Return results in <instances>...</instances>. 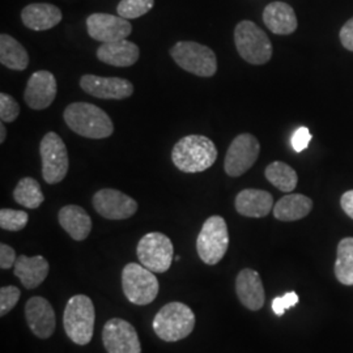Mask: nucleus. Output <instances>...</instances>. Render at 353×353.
Instances as JSON below:
<instances>
[{"label":"nucleus","mask_w":353,"mask_h":353,"mask_svg":"<svg viewBox=\"0 0 353 353\" xmlns=\"http://www.w3.org/2000/svg\"><path fill=\"white\" fill-rule=\"evenodd\" d=\"M58 85L50 71H36L29 77L24 92L26 105L33 110L48 109L57 97Z\"/></svg>","instance_id":"16"},{"label":"nucleus","mask_w":353,"mask_h":353,"mask_svg":"<svg viewBox=\"0 0 353 353\" xmlns=\"http://www.w3.org/2000/svg\"><path fill=\"white\" fill-rule=\"evenodd\" d=\"M29 216L26 211H17L11 208H1L0 211V227L4 230L19 232L26 227Z\"/></svg>","instance_id":"31"},{"label":"nucleus","mask_w":353,"mask_h":353,"mask_svg":"<svg viewBox=\"0 0 353 353\" xmlns=\"http://www.w3.org/2000/svg\"><path fill=\"white\" fill-rule=\"evenodd\" d=\"M49 262L42 255L32 258L20 255L16 259L13 274L20 279L26 290H34L46 280L49 275Z\"/></svg>","instance_id":"19"},{"label":"nucleus","mask_w":353,"mask_h":353,"mask_svg":"<svg viewBox=\"0 0 353 353\" xmlns=\"http://www.w3.org/2000/svg\"><path fill=\"white\" fill-rule=\"evenodd\" d=\"M339 37H341V45L347 50L353 52V17L341 26Z\"/></svg>","instance_id":"37"},{"label":"nucleus","mask_w":353,"mask_h":353,"mask_svg":"<svg viewBox=\"0 0 353 353\" xmlns=\"http://www.w3.org/2000/svg\"><path fill=\"white\" fill-rule=\"evenodd\" d=\"M96 212L109 220H126L138 211V203L122 191L102 189L93 195Z\"/></svg>","instance_id":"13"},{"label":"nucleus","mask_w":353,"mask_h":353,"mask_svg":"<svg viewBox=\"0 0 353 353\" xmlns=\"http://www.w3.org/2000/svg\"><path fill=\"white\" fill-rule=\"evenodd\" d=\"M20 114V105L16 102L12 96L1 92L0 93V118L1 122L10 123L16 121Z\"/></svg>","instance_id":"32"},{"label":"nucleus","mask_w":353,"mask_h":353,"mask_svg":"<svg viewBox=\"0 0 353 353\" xmlns=\"http://www.w3.org/2000/svg\"><path fill=\"white\" fill-rule=\"evenodd\" d=\"M195 327V314L188 305L169 303L156 314L153 330L161 341L168 343L188 338Z\"/></svg>","instance_id":"4"},{"label":"nucleus","mask_w":353,"mask_h":353,"mask_svg":"<svg viewBox=\"0 0 353 353\" xmlns=\"http://www.w3.org/2000/svg\"><path fill=\"white\" fill-rule=\"evenodd\" d=\"M6 137H7V130L4 126V122H1V125H0V143L6 141Z\"/></svg>","instance_id":"39"},{"label":"nucleus","mask_w":353,"mask_h":353,"mask_svg":"<svg viewBox=\"0 0 353 353\" xmlns=\"http://www.w3.org/2000/svg\"><path fill=\"white\" fill-rule=\"evenodd\" d=\"M335 276L344 285H353V239H343L338 245Z\"/></svg>","instance_id":"29"},{"label":"nucleus","mask_w":353,"mask_h":353,"mask_svg":"<svg viewBox=\"0 0 353 353\" xmlns=\"http://www.w3.org/2000/svg\"><path fill=\"white\" fill-rule=\"evenodd\" d=\"M236 292L241 303L252 312L263 307L265 301V287L262 279L252 268L242 270L236 279Z\"/></svg>","instance_id":"18"},{"label":"nucleus","mask_w":353,"mask_h":353,"mask_svg":"<svg viewBox=\"0 0 353 353\" xmlns=\"http://www.w3.org/2000/svg\"><path fill=\"white\" fill-rule=\"evenodd\" d=\"M61 227L75 241H84L92 230V219L83 207L75 204L65 205L58 214Z\"/></svg>","instance_id":"24"},{"label":"nucleus","mask_w":353,"mask_h":353,"mask_svg":"<svg viewBox=\"0 0 353 353\" xmlns=\"http://www.w3.org/2000/svg\"><path fill=\"white\" fill-rule=\"evenodd\" d=\"M341 204L343 211L353 219V190H350L341 195Z\"/></svg>","instance_id":"38"},{"label":"nucleus","mask_w":353,"mask_h":353,"mask_svg":"<svg viewBox=\"0 0 353 353\" xmlns=\"http://www.w3.org/2000/svg\"><path fill=\"white\" fill-rule=\"evenodd\" d=\"M137 252L140 265L147 267L152 272L164 274L173 262L174 248L168 236L152 232L139 241Z\"/></svg>","instance_id":"10"},{"label":"nucleus","mask_w":353,"mask_h":353,"mask_svg":"<svg viewBox=\"0 0 353 353\" xmlns=\"http://www.w3.org/2000/svg\"><path fill=\"white\" fill-rule=\"evenodd\" d=\"M139 57L138 45L127 39L102 43L97 49V58L114 67H131L138 62Z\"/></svg>","instance_id":"20"},{"label":"nucleus","mask_w":353,"mask_h":353,"mask_svg":"<svg viewBox=\"0 0 353 353\" xmlns=\"http://www.w3.org/2000/svg\"><path fill=\"white\" fill-rule=\"evenodd\" d=\"M299 301H300V299H299V294L296 292H288V293H285L281 297L274 299V301H272V310H274V313L276 316H283L288 309L296 306Z\"/></svg>","instance_id":"34"},{"label":"nucleus","mask_w":353,"mask_h":353,"mask_svg":"<svg viewBox=\"0 0 353 353\" xmlns=\"http://www.w3.org/2000/svg\"><path fill=\"white\" fill-rule=\"evenodd\" d=\"M229 233L221 216H211L203 224L196 240V252L205 265H217L228 252Z\"/></svg>","instance_id":"7"},{"label":"nucleus","mask_w":353,"mask_h":353,"mask_svg":"<svg viewBox=\"0 0 353 353\" xmlns=\"http://www.w3.org/2000/svg\"><path fill=\"white\" fill-rule=\"evenodd\" d=\"M172 160L183 173H201L210 169L217 160L214 141L203 135H188L176 141Z\"/></svg>","instance_id":"2"},{"label":"nucleus","mask_w":353,"mask_h":353,"mask_svg":"<svg viewBox=\"0 0 353 353\" xmlns=\"http://www.w3.org/2000/svg\"><path fill=\"white\" fill-rule=\"evenodd\" d=\"M63 117L67 126L80 137L105 139L113 135V121L93 103L74 102L65 108Z\"/></svg>","instance_id":"1"},{"label":"nucleus","mask_w":353,"mask_h":353,"mask_svg":"<svg viewBox=\"0 0 353 353\" xmlns=\"http://www.w3.org/2000/svg\"><path fill=\"white\" fill-rule=\"evenodd\" d=\"M236 210L246 217H265L274 208V198L265 190L245 189L236 196Z\"/></svg>","instance_id":"22"},{"label":"nucleus","mask_w":353,"mask_h":353,"mask_svg":"<svg viewBox=\"0 0 353 353\" xmlns=\"http://www.w3.org/2000/svg\"><path fill=\"white\" fill-rule=\"evenodd\" d=\"M16 252L11 246L1 243L0 245V267L1 270H10L11 267H14L16 263Z\"/></svg>","instance_id":"36"},{"label":"nucleus","mask_w":353,"mask_h":353,"mask_svg":"<svg viewBox=\"0 0 353 353\" xmlns=\"http://www.w3.org/2000/svg\"><path fill=\"white\" fill-rule=\"evenodd\" d=\"M310 140H312V134H310L309 128L300 127L293 132V135L290 138V144H292V148L294 150V152L300 153L309 147Z\"/></svg>","instance_id":"35"},{"label":"nucleus","mask_w":353,"mask_h":353,"mask_svg":"<svg viewBox=\"0 0 353 353\" xmlns=\"http://www.w3.org/2000/svg\"><path fill=\"white\" fill-rule=\"evenodd\" d=\"M80 87L85 93L101 100H125L134 93L131 81L122 77L84 75L80 79Z\"/></svg>","instance_id":"15"},{"label":"nucleus","mask_w":353,"mask_h":353,"mask_svg":"<svg viewBox=\"0 0 353 353\" xmlns=\"http://www.w3.org/2000/svg\"><path fill=\"white\" fill-rule=\"evenodd\" d=\"M263 23L272 33L279 36L292 34L299 26L294 10L283 1H274L265 7Z\"/></svg>","instance_id":"21"},{"label":"nucleus","mask_w":353,"mask_h":353,"mask_svg":"<svg viewBox=\"0 0 353 353\" xmlns=\"http://www.w3.org/2000/svg\"><path fill=\"white\" fill-rule=\"evenodd\" d=\"M234 43L248 63L265 64L272 58V43L265 30L250 20H243L234 29Z\"/></svg>","instance_id":"5"},{"label":"nucleus","mask_w":353,"mask_h":353,"mask_svg":"<svg viewBox=\"0 0 353 353\" xmlns=\"http://www.w3.org/2000/svg\"><path fill=\"white\" fill-rule=\"evenodd\" d=\"M261 144L252 134H240L228 148L224 169L229 176L245 174L256 163Z\"/></svg>","instance_id":"11"},{"label":"nucleus","mask_w":353,"mask_h":353,"mask_svg":"<svg viewBox=\"0 0 353 353\" xmlns=\"http://www.w3.org/2000/svg\"><path fill=\"white\" fill-rule=\"evenodd\" d=\"M20 296H21V292L17 287H13V285L3 287L0 290V316H4L8 314L16 306V303H19Z\"/></svg>","instance_id":"33"},{"label":"nucleus","mask_w":353,"mask_h":353,"mask_svg":"<svg viewBox=\"0 0 353 353\" xmlns=\"http://www.w3.org/2000/svg\"><path fill=\"white\" fill-rule=\"evenodd\" d=\"M96 310L88 296L76 294L68 300L64 309L63 325L67 336L79 345L92 341Z\"/></svg>","instance_id":"3"},{"label":"nucleus","mask_w":353,"mask_h":353,"mask_svg":"<svg viewBox=\"0 0 353 353\" xmlns=\"http://www.w3.org/2000/svg\"><path fill=\"white\" fill-rule=\"evenodd\" d=\"M313 201L303 194H288L274 205V216L280 221L301 220L310 214Z\"/></svg>","instance_id":"25"},{"label":"nucleus","mask_w":353,"mask_h":353,"mask_svg":"<svg viewBox=\"0 0 353 353\" xmlns=\"http://www.w3.org/2000/svg\"><path fill=\"white\" fill-rule=\"evenodd\" d=\"M154 6V0H121L117 12L118 16L132 20L150 12Z\"/></svg>","instance_id":"30"},{"label":"nucleus","mask_w":353,"mask_h":353,"mask_svg":"<svg viewBox=\"0 0 353 353\" xmlns=\"http://www.w3.org/2000/svg\"><path fill=\"white\" fill-rule=\"evenodd\" d=\"M26 318L28 326L39 339H48L55 331L57 318L51 303L43 297H32L26 301Z\"/></svg>","instance_id":"17"},{"label":"nucleus","mask_w":353,"mask_h":353,"mask_svg":"<svg viewBox=\"0 0 353 353\" xmlns=\"http://www.w3.org/2000/svg\"><path fill=\"white\" fill-rule=\"evenodd\" d=\"M122 288L130 303L148 305L159 294V280L154 272L138 263H128L122 271Z\"/></svg>","instance_id":"8"},{"label":"nucleus","mask_w":353,"mask_h":353,"mask_svg":"<svg viewBox=\"0 0 353 353\" xmlns=\"http://www.w3.org/2000/svg\"><path fill=\"white\" fill-rule=\"evenodd\" d=\"M42 176L46 183L62 182L68 173V152L63 139L57 132H48L39 144Z\"/></svg>","instance_id":"9"},{"label":"nucleus","mask_w":353,"mask_h":353,"mask_svg":"<svg viewBox=\"0 0 353 353\" xmlns=\"http://www.w3.org/2000/svg\"><path fill=\"white\" fill-rule=\"evenodd\" d=\"M102 341L108 353H141L137 330L121 318H113L105 323Z\"/></svg>","instance_id":"12"},{"label":"nucleus","mask_w":353,"mask_h":353,"mask_svg":"<svg viewBox=\"0 0 353 353\" xmlns=\"http://www.w3.org/2000/svg\"><path fill=\"white\" fill-rule=\"evenodd\" d=\"M265 174L268 182L283 192H292L299 183L296 170L281 161H274L268 165L265 168Z\"/></svg>","instance_id":"27"},{"label":"nucleus","mask_w":353,"mask_h":353,"mask_svg":"<svg viewBox=\"0 0 353 353\" xmlns=\"http://www.w3.org/2000/svg\"><path fill=\"white\" fill-rule=\"evenodd\" d=\"M62 11L49 3H33L26 6L21 12V19L26 28L42 32L49 30L62 21Z\"/></svg>","instance_id":"23"},{"label":"nucleus","mask_w":353,"mask_h":353,"mask_svg":"<svg viewBox=\"0 0 353 353\" xmlns=\"http://www.w3.org/2000/svg\"><path fill=\"white\" fill-rule=\"evenodd\" d=\"M170 55L181 68L199 77H211L217 71V58L208 46L194 41H179Z\"/></svg>","instance_id":"6"},{"label":"nucleus","mask_w":353,"mask_h":353,"mask_svg":"<svg viewBox=\"0 0 353 353\" xmlns=\"http://www.w3.org/2000/svg\"><path fill=\"white\" fill-rule=\"evenodd\" d=\"M13 199L23 207H26L29 210H36L45 201V195L34 178L26 176L19 181L16 189L13 191Z\"/></svg>","instance_id":"28"},{"label":"nucleus","mask_w":353,"mask_h":353,"mask_svg":"<svg viewBox=\"0 0 353 353\" xmlns=\"http://www.w3.org/2000/svg\"><path fill=\"white\" fill-rule=\"evenodd\" d=\"M88 34L101 43L126 39L132 33L127 19L109 13H93L87 19Z\"/></svg>","instance_id":"14"},{"label":"nucleus","mask_w":353,"mask_h":353,"mask_svg":"<svg viewBox=\"0 0 353 353\" xmlns=\"http://www.w3.org/2000/svg\"><path fill=\"white\" fill-rule=\"evenodd\" d=\"M0 63L14 71H24L29 65L26 48L10 34L0 36Z\"/></svg>","instance_id":"26"}]
</instances>
